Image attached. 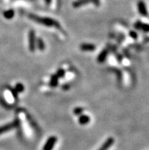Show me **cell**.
I'll use <instances>...</instances> for the list:
<instances>
[{
	"label": "cell",
	"mask_w": 149,
	"mask_h": 150,
	"mask_svg": "<svg viewBox=\"0 0 149 150\" xmlns=\"http://www.w3.org/2000/svg\"><path fill=\"white\" fill-rule=\"evenodd\" d=\"M58 82H59V78L57 77L56 75H53L51 76L50 82H49V86L51 87L55 88L58 86Z\"/></svg>",
	"instance_id": "30bf717a"
},
{
	"label": "cell",
	"mask_w": 149,
	"mask_h": 150,
	"mask_svg": "<svg viewBox=\"0 0 149 150\" xmlns=\"http://www.w3.org/2000/svg\"><path fill=\"white\" fill-rule=\"evenodd\" d=\"M74 114H76V115H81L82 113L84 112V108H76L74 109Z\"/></svg>",
	"instance_id": "9a60e30c"
},
{
	"label": "cell",
	"mask_w": 149,
	"mask_h": 150,
	"mask_svg": "<svg viewBox=\"0 0 149 150\" xmlns=\"http://www.w3.org/2000/svg\"><path fill=\"white\" fill-rule=\"evenodd\" d=\"M80 49L83 51H94L96 47L92 44H82L80 46Z\"/></svg>",
	"instance_id": "8992f818"
},
{
	"label": "cell",
	"mask_w": 149,
	"mask_h": 150,
	"mask_svg": "<svg viewBox=\"0 0 149 150\" xmlns=\"http://www.w3.org/2000/svg\"><path fill=\"white\" fill-rule=\"evenodd\" d=\"M57 141V138L56 137H50L47 141L46 142L43 150H52L54 148V146Z\"/></svg>",
	"instance_id": "277c9868"
},
{
	"label": "cell",
	"mask_w": 149,
	"mask_h": 150,
	"mask_svg": "<svg viewBox=\"0 0 149 150\" xmlns=\"http://www.w3.org/2000/svg\"><path fill=\"white\" fill-rule=\"evenodd\" d=\"M93 2L95 4V6H99L100 5V2H99V0H92Z\"/></svg>",
	"instance_id": "ffe728a7"
},
{
	"label": "cell",
	"mask_w": 149,
	"mask_h": 150,
	"mask_svg": "<svg viewBox=\"0 0 149 150\" xmlns=\"http://www.w3.org/2000/svg\"><path fill=\"white\" fill-rule=\"evenodd\" d=\"M129 35H130L131 38H132L133 39H136V38H138V36H137V34H136V32H134V31H132V32L129 33Z\"/></svg>",
	"instance_id": "d6986e66"
},
{
	"label": "cell",
	"mask_w": 149,
	"mask_h": 150,
	"mask_svg": "<svg viewBox=\"0 0 149 150\" xmlns=\"http://www.w3.org/2000/svg\"><path fill=\"white\" fill-rule=\"evenodd\" d=\"M142 22H141V21H137V22L135 24V28H136V29L140 30V29H141V27H142Z\"/></svg>",
	"instance_id": "ac0fdd59"
},
{
	"label": "cell",
	"mask_w": 149,
	"mask_h": 150,
	"mask_svg": "<svg viewBox=\"0 0 149 150\" xmlns=\"http://www.w3.org/2000/svg\"><path fill=\"white\" fill-rule=\"evenodd\" d=\"M36 47L38 49L43 51L45 49V44H44V41L42 40L41 38H37L36 40Z\"/></svg>",
	"instance_id": "8fae6325"
},
{
	"label": "cell",
	"mask_w": 149,
	"mask_h": 150,
	"mask_svg": "<svg viewBox=\"0 0 149 150\" xmlns=\"http://www.w3.org/2000/svg\"><path fill=\"white\" fill-rule=\"evenodd\" d=\"M138 9L139 13L141 14L143 16H147L148 15V10L147 8H146L145 3L143 2V1H139L138 2Z\"/></svg>",
	"instance_id": "5b68a950"
},
{
	"label": "cell",
	"mask_w": 149,
	"mask_h": 150,
	"mask_svg": "<svg viewBox=\"0 0 149 150\" xmlns=\"http://www.w3.org/2000/svg\"><path fill=\"white\" fill-rule=\"evenodd\" d=\"M3 15L6 19H11L14 17V15H15V12H14V11L12 9L7 10V11L4 12Z\"/></svg>",
	"instance_id": "7c38bea8"
},
{
	"label": "cell",
	"mask_w": 149,
	"mask_h": 150,
	"mask_svg": "<svg viewBox=\"0 0 149 150\" xmlns=\"http://www.w3.org/2000/svg\"><path fill=\"white\" fill-rule=\"evenodd\" d=\"M24 89H25V87H24V86H23V84L21 83H18L16 84V86H15V90L16 92H22L23 91H24Z\"/></svg>",
	"instance_id": "5bb4252c"
},
{
	"label": "cell",
	"mask_w": 149,
	"mask_h": 150,
	"mask_svg": "<svg viewBox=\"0 0 149 150\" xmlns=\"http://www.w3.org/2000/svg\"><path fill=\"white\" fill-rule=\"evenodd\" d=\"M113 143H114V139L112 138V137H109V138H108V139L104 142V144H103V146H102L100 149H101L102 150L108 149Z\"/></svg>",
	"instance_id": "ba28073f"
},
{
	"label": "cell",
	"mask_w": 149,
	"mask_h": 150,
	"mask_svg": "<svg viewBox=\"0 0 149 150\" xmlns=\"http://www.w3.org/2000/svg\"><path fill=\"white\" fill-rule=\"evenodd\" d=\"M56 75L58 78H62V77H63V76H65V70L64 69H59L57 71L56 74Z\"/></svg>",
	"instance_id": "2e32d148"
},
{
	"label": "cell",
	"mask_w": 149,
	"mask_h": 150,
	"mask_svg": "<svg viewBox=\"0 0 149 150\" xmlns=\"http://www.w3.org/2000/svg\"><path fill=\"white\" fill-rule=\"evenodd\" d=\"M91 1V0H78V1H76V2H74L73 6L75 8L80 7V6H83L85 4L88 3V2H90Z\"/></svg>",
	"instance_id": "4fadbf2b"
},
{
	"label": "cell",
	"mask_w": 149,
	"mask_h": 150,
	"mask_svg": "<svg viewBox=\"0 0 149 150\" xmlns=\"http://www.w3.org/2000/svg\"><path fill=\"white\" fill-rule=\"evenodd\" d=\"M50 1L51 0H46V2H47V3H49V2H50Z\"/></svg>",
	"instance_id": "44dd1931"
},
{
	"label": "cell",
	"mask_w": 149,
	"mask_h": 150,
	"mask_svg": "<svg viewBox=\"0 0 149 150\" xmlns=\"http://www.w3.org/2000/svg\"><path fill=\"white\" fill-rule=\"evenodd\" d=\"M29 18L32 19L33 21H36V22L41 24L47 27H56L57 28H60L59 23L55 21L54 19H52L50 18H45V17H39L37 15H29Z\"/></svg>",
	"instance_id": "6da1fadb"
},
{
	"label": "cell",
	"mask_w": 149,
	"mask_h": 150,
	"mask_svg": "<svg viewBox=\"0 0 149 150\" xmlns=\"http://www.w3.org/2000/svg\"><path fill=\"white\" fill-rule=\"evenodd\" d=\"M89 121H90V117L85 114H81L78 118V122L81 125H85V124H88Z\"/></svg>",
	"instance_id": "9c48e42d"
},
{
	"label": "cell",
	"mask_w": 149,
	"mask_h": 150,
	"mask_svg": "<svg viewBox=\"0 0 149 150\" xmlns=\"http://www.w3.org/2000/svg\"><path fill=\"white\" fill-rule=\"evenodd\" d=\"M140 30H142L145 32H149V25L148 24H143L142 23V27H141V29Z\"/></svg>",
	"instance_id": "e0dca14e"
},
{
	"label": "cell",
	"mask_w": 149,
	"mask_h": 150,
	"mask_svg": "<svg viewBox=\"0 0 149 150\" xmlns=\"http://www.w3.org/2000/svg\"><path fill=\"white\" fill-rule=\"evenodd\" d=\"M29 38V50L30 51L34 52L36 50V37H35V32L34 30H30L28 34Z\"/></svg>",
	"instance_id": "3957f363"
},
{
	"label": "cell",
	"mask_w": 149,
	"mask_h": 150,
	"mask_svg": "<svg viewBox=\"0 0 149 150\" xmlns=\"http://www.w3.org/2000/svg\"><path fill=\"white\" fill-rule=\"evenodd\" d=\"M98 150H102V149H98Z\"/></svg>",
	"instance_id": "7402d4cb"
},
{
	"label": "cell",
	"mask_w": 149,
	"mask_h": 150,
	"mask_svg": "<svg viewBox=\"0 0 149 150\" xmlns=\"http://www.w3.org/2000/svg\"><path fill=\"white\" fill-rule=\"evenodd\" d=\"M18 125V120H15V121L12 122V123L7 124H6V125L1 126V127H0V135L3 134L4 133H6V132L9 131L11 129H15V127H17Z\"/></svg>",
	"instance_id": "7a4b0ae2"
},
{
	"label": "cell",
	"mask_w": 149,
	"mask_h": 150,
	"mask_svg": "<svg viewBox=\"0 0 149 150\" xmlns=\"http://www.w3.org/2000/svg\"><path fill=\"white\" fill-rule=\"evenodd\" d=\"M107 54H108V50H104L103 51L100 52V53L97 57V62L99 63H104V61L106 60L107 59Z\"/></svg>",
	"instance_id": "52a82bcc"
}]
</instances>
